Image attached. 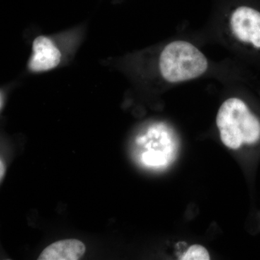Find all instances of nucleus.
Returning a JSON list of instances; mask_svg holds the SVG:
<instances>
[{
    "instance_id": "6",
    "label": "nucleus",
    "mask_w": 260,
    "mask_h": 260,
    "mask_svg": "<svg viewBox=\"0 0 260 260\" xmlns=\"http://www.w3.org/2000/svg\"><path fill=\"white\" fill-rule=\"evenodd\" d=\"M86 251L85 244L78 239H64L48 246L39 260H78Z\"/></svg>"
},
{
    "instance_id": "8",
    "label": "nucleus",
    "mask_w": 260,
    "mask_h": 260,
    "mask_svg": "<svg viewBox=\"0 0 260 260\" xmlns=\"http://www.w3.org/2000/svg\"><path fill=\"white\" fill-rule=\"evenodd\" d=\"M5 173V165L3 160L0 161V178H1V181H3V177H4Z\"/></svg>"
},
{
    "instance_id": "5",
    "label": "nucleus",
    "mask_w": 260,
    "mask_h": 260,
    "mask_svg": "<svg viewBox=\"0 0 260 260\" xmlns=\"http://www.w3.org/2000/svg\"><path fill=\"white\" fill-rule=\"evenodd\" d=\"M61 52L49 38L40 36L32 42V55L28 61L30 71H49L55 68L61 61Z\"/></svg>"
},
{
    "instance_id": "1",
    "label": "nucleus",
    "mask_w": 260,
    "mask_h": 260,
    "mask_svg": "<svg viewBox=\"0 0 260 260\" xmlns=\"http://www.w3.org/2000/svg\"><path fill=\"white\" fill-rule=\"evenodd\" d=\"M216 124L220 139L228 148L236 150L244 144L256 145L260 141V119L238 98L223 102Z\"/></svg>"
},
{
    "instance_id": "4",
    "label": "nucleus",
    "mask_w": 260,
    "mask_h": 260,
    "mask_svg": "<svg viewBox=\"0 0 260 260\" xmlns=\"http://www.w3.org/2000/svg\"><path fill=\"white\" fill-rule=\"evenodd\" d=\"M230 25L238 40L260 49V12L250 7H239L231 15Z\"/></svg>"
},
{
    "instance_id": "7",
    "label": "nucleus",
    "mask_w": 260,
    "mask_h": 260,
    "mask_svg": "<svg viewBox=\"0 0 260 260\" xmlns=\"http://www.w3.org/2000/svg\"><path fill=\"white\" fill-rule=\"evenodd\" d=\"M183 260H209L210 256L208 250L201 245L191 246L186 252L179 258Z\"/></svg>"
},
{
    "instance_id": "3",
    "label": "nucleus",
    "mask_w": 260,
    "mask_h": 260,
    "mask_svg": "<svg viewBox=\"0 0 260 260\" xmlns=\"http://www.w3.org/2000/svg\"><path fill=\"white\" fill-rule=\"evenodd\" d=\"M208 61L204 54L191 43L176 41L162 49L159 68L162 78L169 83L195 79L204 74Z\"/></svg>"
},
{
    "instance_id": "2",
    "label": "nucleus",
    "mask_w": 260,
    "mask_h": 260,
    "mask_svg": "<svg viewBox=\"0 0 260 260\" xmlns=\"http://www.w3.org/2000/svg\"><path fill=\"white\" fill-rule=\"evenodd\" d=\"M177 140L172 129L164 123L147 126L135 138L133 155L142 167L162 170L176 158Z\"/></svg>"
}]
</instances>
